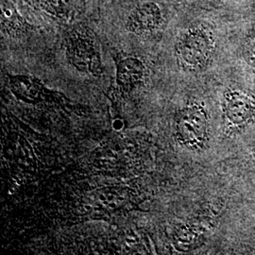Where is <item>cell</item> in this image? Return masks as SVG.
<instances>
[{
  "instance_id": "6da1fadb",
  "label": "cell",
  "mask_w": 255,
  "mask_h": 255,
  "mask_svg": "<svg viewBox=\"0 0 255 255\" xmlns=\"http://www.w3.org/2000/svg\"><path fill=\"white\" fill-rule=\"evenodd\" d=\"M97 24L110 46L144 52L172 21L169 0H100Z\"/></svg>"
},
{
  "instance_id": "7a4b0ae2",
  "label": "cell",
  "mask_w": 255,
  "mask_h": 255,
  "mask_svg": "<svg viewBox=\"0 0 255 255\" xmlns=\"http://www.w3.org/2000/svg\"><path fill=\"white\" fill-rule=\"evenodd\" d=\"M96 18L82 19L60 28L55 42L63 64L87 80H101L106 74L104 48L108 44Z\"/></svg>"
},
{
  "instance_id": "3957f363",
  "label": "cell",
  "mask_w": 255,
  "mask_h": 255,
  "mask_svg": "<svg viewBox=\"0 0 255 255\" xmlns=\"http://www.w3.org/2000/svg\"><path fill=\"white\" fill-rule=\"evenodd\" d=\"M176 27L172 54L176 65L183 72L199 73L209 66L216 49L214 28L203 19L184 21Z\"/></svg>"
},
{
  "instance_id": "277c9868",
  "label": "cell",
  "mask_w": 255,
  "mask_h": 255,
  "mask_svg": "<svg viewBox=\"0 0 255 255\" xmlns=\"http://www.w3.org/2000/svg\"><path fill=\"white\" fill-rule=\"evenodd\" d=\"M100 0H18L19 7L30 18L54 30L95 16Z\"/></svg>"
},
{
  "instance_id": "5b68a950",
  "label": "cell",
  "mask_w": 255,
  "mask_h": 255,
  "mask_svg": "<svg viewBox=\"0 0 255 255\" xmlns=\"http://www.w3.org/2000/svg\"><path fill=\"white\" fill-rule=\"evenodd\" d=\"M109 46V45H108ZM116 68V85L119 92L130 94L145 87L150 78V66L145 52L110 46Z\"/></svg>"
},
{
  "instance_id": "8992f818",
  "label": "cell",
  "mask_w": 255,
  "mask_h": 255,
  "mask_svg": "<svg viewBox=\"0 0 255 255\" xmlns=\"http://www.w3.org/2000/svg\"><path fill=\"white\" fill-rule=\"evenodd\" d=\"M173 128L179 144L191 150L203 148L209 136V120L206 110L197 103L183 107L175 116Z\"/></svg>"
},
{
  "instance_id": "52a82bcc",
  "label": "cell",
  "mask_w": 255,
  "mask_h": 255,
  "mask_svg": "<svg viewBox=\"0 0 255 255\" xmlns=\"http://www.w3.org/2000/svg\"><path fill=\"white\" fill-rule=\"evenodd\" d=\"M255 102L246 94L239 91H229L225 94L223 112L229 121L235 125L248 122L253 117Z\"/></svg>"
},
{
  "instance_id": "ba28073f",
  "label": "cell",
  "mask_w": 255,
  "mask_h": 255,
  "mask_svg": "<svg viewBox=\"0 0 255 255\" xmlns=\"http://www.w3.org/2000/svg\"><path fill=\"white\" fill-rule=\"evenodd\" d=\"M247 58L249 61L253 62L255 64V36L250 38L246 45Z\"/></svg>"
}]
</instances>
